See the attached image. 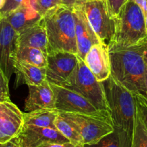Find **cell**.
I'll return each instance as SVG.
<instances>
[{
	"instance_id": "cell-23",
	"label": "cell",
	"mask_w": 147,
	"mask_h": 147,
	"mask_svg": "<svg viewBox=\"0 0 147 147\" xmlns=\"http://www.w3.org/2000/svg\"><path fill=\"white\" fill-rule=\"evenodd\" d=\"M131 147H147V129L137 113V110Z\"/></svg>"
},
{
	"instance_id": "cell-2",
	"label": "cell",
	"mask_w": 147,
	"mask_h": 147,
	"mask_svg": "<svg viewBox=\"0 0 147 147\" xmlns=\"http://www.w3.org/2000/svg\"><path fill=\"white\" fill-rule=\"evenodd\" d=\"M114 129L133 139L136 104L134 94L110 75L102 82Z\"/></svg>"
},
{
	"instance_id": "cell-24",
	"label": "cell",
	"mask_w": 147,
	"mask_h": 147,
	"mask_svg": "<svg viewBox=\"0 0 147 147\" xmlns=\"http://www.w3.org/2000/svg\"><path fill=\"white\" fill-rule=\"evenodd\" d=\"M30 5L42 17L49 11L61 5V0H28Z\"/></svg>"
},
{
	"instance_id": "cell-29",
	"label": "cell",
	"mask_w": 147,
	"mask_h": 147,
	"mask_svg": "<svg viewBox=\"0 0 147 147\" xmlns=\"http://www.w3.org/2000/svg\"><path fill=\"white\" fill-rule=\"evenodd\" d=\"M38 147H77L74 144H71V142L67 143H51L47 142L38 146Z\"/></svg>"
},
{
	"instance_id": "cell-8",
	"label": "cell",
	"mask_w": 147,
	"mask_h": 147,
	"mask_svg": "<svg viewBox=\"0 0 147 147\" xmlns=\"http://www.w3.org/2000/svg\"><path fill=\"white\" fill-rule=\"evenodd\" d=\"M54 94V107L59 112L98 114L108 113L96 108L77 92L61 85L50 84Z\"/></svg>"
},
{
	"instance_id": "cell-26",
	"label": "cell",
	"mask_w": 147,
	"mask_h": 147,
	"mask_svg": "<svg viewBox=\"0 0 147 147\" xmlns=\"http://www.w3.org/2000/svg\"><path fill=\"white\" fill-rule=\"evenodd\" d=\"M23 0H6L4 7L0 10V19L5 18L20 6Z\"/></svg>"
},
{
	"instance_id": "cell-3",
	"label": "cell",
	"mask_w": 147,
	"mask_h": 147,
	"mask_svg": "<svg viewBox=\"0 0 147 147\" xmlns=\"http://www.w3.org/2000/svg\"><path fill=\"white\" fill-rule=\"evenodd\" d=\"M48 38V53L66 51L77 54L74 8L60 5L43 17Z\"/></svg>"
},
{
	"instance_id": "cell-30",
	"label": "cell",
	"mask_w": 147,
	"mask_h": 147,
	"mask_svg": "<svg viewBox=\"0 0 147 147\" xmlns=\"http://www.w3.org/2000/svg\"><path fill=\"white\" fill-rule=\"evenodd\" d=\"M87 1L89 0H61V5L69 7H74L76 6H80Z\"/></svg>"
},
{
	"instance_id": "cell-9",
	"label": "cell",
	"mask_w": 147,
	"mask_h": 147,
	"mask_svg": "<svg viewBox=\"0 0 147 147\" xmlns=\"http://www.w3.org/2000/svg\"><path fill=\"white\" fill-rule=\"evenodd\" d=\"M19 33L5 18L0 19V69L10 80L15 73V63L18 47Z\"/></svg>"
},
{
	"instance_id": "cell-16",
	"label": "cell",
	"mask_w": 147,
	"mask_h": 147,
	"mask_svg": "<svg viewBox=\"0 0 147 147\" xmlns=\"http://www.w3.org/2000/svg\"><path fill=\"white\" fill-rule=\"evenodd\" d=\"M5 19L16 32L20 33L22 31L40 22L43 17L30 5L28 0H23L20 6Z\"/></svg>"
},
{
	"instance_id": "cell-18",
	"label": "cell",
	"mask_w": 147,
	"mask_h": 147,
	"mask_svg": "<svg viewBox=\"0 0 147 147\" xmlns=\"http://www.w3.org/2000/svg\"><path fill=\"white\" fill-rule=\"evenodd\" d=\"M14 66L18 84L23 83L28 86L38 85L46 80V68L38 67L20 61H16Z\"/></svg>"
},
{
	"instance_id": "cell-13",
	"label": "cell",
	"mask_w": 147,
	"mask_h": 147,
	"mask_svg": "<svg viewBox=\"0 0 147 147\" xmlns=\"http://www.w3.org/2000/svg\"><path fill=\"white\" fill-rule=\"evenodd\" d=\"M75 18L76 40L77 46V56L84 61L86 54L94 45L101 42L88 22L80 6L74 7Z\"/></svg>"
},
{
	"instance_id": "cell-25",
	"label": "cell",
	"mask_w": 147,
	"mask_h": 147,
	"mask_svg": "<svg viewBox=\"0 0 147 147\" xmlns=\"http://www.w3.org/2000/svg\"><path fill=\"white\" fill-rule=\"evenodd\" d=\"M9 82L5 74L0 69V102L10 100Z\"/></svg>"
},
{
	"instance_id": "cell-35",
	"label": "cell",
	"mask_w": 147,
	"mask_h": 147,
	"mask_svg": "<svg viewBox=\"0 0 147 147\" xmlns=\"http://www.w3.org/2000/svg\"><path fill=\"white\" fill-rule=\"evenodd\" d=\"M144 59H145L146 63V64H147V51H146V53H145V56H144Z\"/></svg>"
},
{
	"instance_id": "cell-21",
	"label": "cell",
	"mask_w": 147,
	"mask_h": 147,
	"mask_svg": "<svg viewBox=\"0 0 147 147\" xmlns=\"http://www.w3.org/2000/svg\"><path fill=\"white\" fill-rule=\"evenodd\" d=\"M55 126L56 130L59 131L65 138H67L71 144L77 146H83V140L80 133L69 121L59 113L55 120Z\"/></svg>"
},
{
	"instance_id": "cell-7",
	"label": "cell",
	"mask_w": 147,
	"mask_h": 147,
	"mask_svg": "<svg viewBox=\"0 0 147 147\" xmlns=\"http://www.w3.org/2000/svg\"><path fill=\"white\" fill-rule=\"evenodd\" d=\"M81 7L100 41L109 45L115 32V22L109 12L106 0H89Z\"/></svg>"
},
{
	"instance_id": "cell-11",
	"label": "cell",
	"mask_w": 147,
	"mask_h": 147,
	"mask_svg": "<svg viewBox=\"0 0 147 147\" xmlns=\"http://www.w3.org/2000/svg\"><path fill=\"white\" fill-rule=\"evenodd\" d=\"M24 113L10 100L0 102V144L16 138L22 131Z\"/></svg>"
},
{
	"instance_id": "cell-19",
	"label": "cell",
	"mask_w": 147,
	"mask_h": 147,
	"mask_svg": "<svg viewBox=\"0 0 147 147\" xmlns=\"http://www.w3.org/2000/svg\"><path fill=\"white\" fill-rule=\"evenodd\" d=\"M25 125L56 129L55 120L58 111L53 109H41L32 112L24 113Z\"/></svg>"
},
{
	"instance_id": "cell-4",
	"label": "cell",
	"mask_w": 147,
	"mask_h": 147,
	"mask_svg": "<svg viewBox=\"0 0 147 147\" xmlns=\"http://www.w3.org/2000/svg\"><path fill=\"white\" fill-rule=\"evenodd\" d=\"M114 19L115 32L108 46L129 47L147 40L145 17L134 0H128Z\"/></svg>"
},
{
	"instance_id": "cell-36",
	"label": "cell",
	"mask_w": 147,
	"mask_h": 147,
	"mask_svg": "<svg viewBox=\"0 0 147 147\" xmlns=\"http://www.w3.org/2000/svg\"><path fill=\"white\" fill-rule=\"evenodd\" d=\"M145 25H146V33H147V17L145 18Z\"/></svg>"
},
{
	"instance_id": "cell-34",
	"label": "cell",
	"mask_w": 147,
	"mask_h": 147,
	"mask_svg": "<svg viewBox=\"0 0 147 147\" xmlns=\"http://www.w3.org/2000/svg\"><path fill=\"white\" fill-rule=\"evenodd\" d=\"M145 82H146V90H147V67H146V76H145Z\"/></svg>"
},
{
	"instance_id": "cell-15",
	"label": "cell",
	"mask_w": 147,
	"mask_h": 147,
	"mask_svg": "<svg viewBox=\"0 0 147 147\" xmlns=\"http://www.w3.org/2000/svg\"><path fill=\"white\" fill-rule=\"evenodd\" d=\"M29 94L25 100V113L41 109H53L54 94L50 83L43 82L38 85H29Z\"/></svg>"
},
{
	"instance_id": "cell-20",
	"label": "cell",
	"mask_w": 147,
	"mask_h": 147,
	"mask_svg": "<svg viewBox=\"0 0 147 147\" xmlns=\"http://www.w3.org/2000/svg\"><path fill=\"white\" fill-rule=\"evenodd\" d=\"M48 53L36 48L28 46H18L16 61L26 62L40 68L47 66Z\"/></svg>"
},
{
	"instance_id": "cell-14",
	"label": "cell",
	"mask_w": 147,
	"mask_h": 147,
	"mask_svg": "<svg viewBox=\"0 0 147 147\" xmlns=\"http://www.w3.org/2000/svg\"><path fill=\"white\" fill-rule=\"evenodd\" d=\"M84 62L99 82H104L110 76L108 45L100 42L94 45L86 54Z\"/></svg>"
},
{
	"instance_id": "cell-1",
	"label": "cell",
	"mask_w": 147,
	"mask_h": 147,
	"mask_svg": "<svg viewBox=\"0 0 147 147\" xmlns=\"http://www.w3.org/2000/svg\"><path fill=\"white\" fill-rule=\"evenodd\" d=\"M110 75L134 95L147 100L145 76L147 64L144 56L147 40L129 47L108 46Z\"/></svg>"
},
{
	"instance_id": "cell-6",
	"label": "cell",
	"mask_w": 147,
	"mask_h": 147,
	"mask_svg": "<svg viewBox=\"0 0 147 147\" xmlns=\"http://www.w3.org/2000/svg\"><path fill=\"white\" fill-rule=\"evenodd\" d=\"M81 135L83 145L94 144L114 131L109 113L98 114L59 112Z\"/></svg>"
},
{
	"instance_id": "cell-10",
	"label": "cell",
	"mask_w": 147,
	"mask_h": 147,
	"mask_svg": "<svg viewBox=\"0 0 147 147\" xmlns=\"http://www.w3.org/2000/svg\"><path fill=\"white\" fill-rule=\"evenodd\" d=\"M77 54L66 51L48 53L46 81L50 84L61 85L75 69L78 62Z\"/></svg>"
},
{
	"instance_id": "cell-33",
	"label": "cell",
	"mask_w": 147,
	"mask_h": 147,
	"mask_svg": "<svg viewBox=\"0 0 147 147\" xmlns=\"http://www.w3.org/2000/svg\"><path fill=\"white\" fill-rule=\"evenodd\" d=\"M6 3V0H0V10L4 7Z\"/></svg>"
},
{
	"instance_id": "cell-31",
	"label": "cell",
	"mask_w": 147,
	"mask_h": 147,
	"mask_svg": "<svg viewBox=\"0 0 147 147\" xmlns=\"http://www.w3.org/2000/svg\"><path fill=\"white\" fill-rule=\"evenodd\" d=\"M135 3L139 7L145 18L147 17V0H134Z\"/></svg>"
},
{
	"instance_id": "cell-22",
	"label": "cell",
	"mask_w": 147,
	"mask_h": 147,
	"mask_svg": "<svg viewBox=\"0 0 147 147\" xmlns=\"http://www.w3.org/2000/svg\"><path fill=\"white\" fill-rule=\"evenodd\" d=\"M132 140L120 134L114 129L112 133L103 137L94 144H85L84 147H131Z\"/></svg>"
},
{
	"instance_id": "cell-12",
	"label": "cell",
	"mask_w": 147,
	"mask_h": 147,
	"mask_svg": "<svg viewBox=\"0 0 147 147\" xmlns=\"http://www.w3.org/2000/svg\"><path fill=\"white\" fill-rule=\"evenodd\" d=\"M20 147H38L44 143L70 142L56 129L24 125L16 137Z\"/></svg>"
},
{
	"instance_id": "cell-37",
	"label": "cell",
	"mask_w": 147,
	"mask_h": 147,
	"mask_svg": "<svg viewBox=\"0 0 147 147\" xmlns=\"http://www.w3.org/2000/svg\"><path fill=\"white\" fill-rule=\"evenodd\" d=\"M77 147H84V146H78Z\"/></svg>"
},
{
	"instance_id": "cell-17",
	"label": "cell",
	"mask_w": 147,
	"mask_h": 147,
	"mask_svg": "<svg viewBox=\"0 0 147 147\" xmlns=\"http://www.w3.org/2000/svg\"><path fill=\"white\" fill-rule=\"evenodd\" d=\"M18 46L36 48L48 53V38L43 18L39 22L19 33Z\"/></svg>"
},
{
	"instance_id": "cell-27",
	"label": "cell",
	"mask_w": 147,
	"mask_h": 147,
	"mask_svg": "<svg viewBox=\"0 0 147 147\" xmlns=\"http://www.w3.org/2000/svg\"><path fill=\"white\" fill-rule=\"evenodd\" d=\"M127 1L128 0H106L107 9L110 15L115 18Z\"/></svg>"
},
{
	"instance_id": "cell-5",
	"label": "cell",
	"mask_w": 147,
	"mask_h": 147,
	"mask_svg": "<svg viewBox=\"0 0 147 147\" xmlns=\"http://www.w3.org/2000/svg\"><path fill=\"white\" fill-rule=\"evenodd\" d=\"M61 86L80 94L99 110L110 113L103 82L96 79L80 58L71 74Z\"/></svg>"
},
{
	"instance_id": "cell-28",
	"label": "cell",
	"mask_w": 147,
	"mask_h": 147,
	"mask_svg": "<svg viewBox=\"0 0 147 147\" xmlns=\"http://www.w3.org/2000/svg\"><path fill=\"white\" fill-rule=\"evenodd\" d=\"M136 104V110L147 129V105L138 96L134 95Z\"/></svg>"
},
{
	"instance_id": "cell-32",
	"label": "cell",
	"mask_w": 147,
	"mask_h": 147,
	"mask_svg": "<svg viewBox=\"0 0 147 147\" xmlns=\"http://www.w3.org/2000/svg\"><path fill=\"white\" fill-rule=\"evenodd\" d=\"M0 147H20V146L17 138H15L5 144H0Z\"/></svg>"
}]
</instances>
